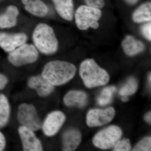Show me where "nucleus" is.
<instances>
[{
  "mask_svg": "<svg viewBox=\"0 0 151 151\" xmlns=\"http://www.w3.org/2000/svg\"><path fill=\"white\" fill-rule=\"evenodd\" d=\"M76 68L67 61L55 60L50 61L44 66L41 75L55 86L67 83L75 76Z\"/></svg>",
  "mask_w": 151,
  "mask_h": 151,
  "instance_id": "1",
  "label": "nucleus"
},
{
  "mask_svg": "<svg viewBox=\"0 0 151 151\" xmlns=\"http://www.w3.org/2000/svg\"><path fill=\"white\" fill-rule=\"evenodd\" d=\"M34 45L38 51L46 55H51L57 51L58 42L54 30L45 23H40L36 27L33 32Z\"/></svg>",
  "mask_w": 151,
  "mask_h": 151,
  "instance_id": "2",
  "label": "nucleus"
},
{
  "mask_svg": "<svg viewBox=\"0 0 151 151\" xmlns=\"http://www.w3.org/2000/svg\"><path fill=\"white\" fill-rule=\"evenodd\" d=\"M79 74L85 86L88 88L105 85L110 80L107 71L92 59L82 61L79 67Z\"/></svg>",
  "mask_w": 151,
  "mask_h": 151,
  "instance_id": "3",
  "label": "nucleus"
},
{
  "mask_svg": "<svg viewBox=\"0 0 151 151\" xmlns=\"http://www.w3.org/2000/svg\"><path fill=\"white\" fill-rule=\"evenodd\" d=\"M102 15V12L100 9L87 5L80 6L76 11V24L78 29L81 30H86L89 27L97 29L100 25L98 21Z\"/></svg>",
  "mask_w": 151,
  "mask_h": 151,
  "instance_id": "4",
  "label": "nucleus"
},
{
  "mask_svg": "<svg viewBox=\"0 0 151 151\" xmlns=\"http://www.w3.org/2000/svg\"><path fill=\"white\" fill-rule=\"evenodd\" d=\"M9 53V62L17 67L34 63L39 57L37 49L31 44H24Z\"/></svg>",
  "mask_w": 151,
  "mask_h": 151,
  "instance_id": "5",
  "label": "nucleus"
},
{
  "mask_svg": "<svg viewBox=\"0 0 151 151\" xmlns=\"http://www.w3.org/2000/svg\"><path fill=\"white\" fill-rule=\"evenodd\" d=\"M17 117L21 126L27 127L34 132L41 128V122L38 115L36 108L32 104L23 103L19 105Z\"/></svg>",
  "mask_w": 151,
  "mask_h": 151,
  "instance_id": "6",
  "label": "nucleus"
},
{
  "mask_svg": "<svg viewBox=\"0 0 151 151\" xmlns=\"http://www.w3.org/2000/svg\"><path fill=\"white\" fill-rule=\"evenodd\" d=\"M122 132L119 127L111 126L98 132L92 140L95 147L103 150L113 147L122 137Z\"/></svg>",
  "mask_w": 151,
  "mask_h": 151,
  "instance_id": "7",
  "label": "nucleus"
},
{
  "mask_svg": "<svg viewBox=\"0 0 151 151\" xmlns=\"http://www.w3.org/2000/svg\"><path fill=\"white\" fill-rule=\"evenodd\" d=\"M65 114L60 111H54L49 113L42 124L44 134L48 137L55 136L59 132L65 121Z\"/></svg>",
  "mask_w": 151,
  "mask_h": 151,
  "instance_id": "8",
  "label": "nucleus"
},
{
  "mask_svg": "<svg viewBox=\"0 0 151 151\" xmlns=\"http://www.w3.org/2000/svg\"><path fill=\"white\" fill-rule=\"evenodd\" d=\"M115 114L116 111L112 107L105 110L92 109L87 113L86 124L89 127H100L111 122Z\"/></svg>",
  "mask_w": 151,
  "mask_h": 151,
  "instance_id": "9",
  "label": "nucleus"
},
{
  "mask_svg": "<svg viewBox=\"0 0 151 151\" xmlns=\"http://www.w3.org/2000/svg\"><path fill=\"white\" fill-rule=\"evenodd\" d=\"M18 131L24 151L43 150L41 142L37 137L34 131L22 126L19 127Z\"/></svg>",
  "mask_w": 151,
  "mask_h": 151,
  "instance_id": "10",
  "label": "nucleus"
},
{
  "mask_svg": "<svg viewBox=\"0 0 151 151\" xmlns=\"http://www.w3.org/2000/svg\"><path fill=\"white\" fill-rule=\"evenodd\" d=\"M27 40V35L24 33L0 32V47L6 52H10L26 43Z\"/></svg>",
  "mask_w": 151,
  "mask_h": 151,
  "instance_id": "11",
  "label": "nucleus"
},
{
  "mask_svg": "<svg viewBox=\"0 0 151 151\" xmlns=\"http://www.w3.org/2000/svg\"><path fill=\"white\" fill-rule=\"evenodd\" d=\"M27 85L31 89L35 90L41 97H47L54 90V86L41 75L31 76L28 79Z\"/></svg>",
  "mask_w": 151,
  "mask_h": 151,
  "instance_id": "12",
  "label": "nucleus"
},
{
  "mask_svg": "<svg viewBox=\"0 0 151 151\" xmlns=\"http://www.w3.org/2000/svg\"><path fill=\"white\" fill-rule=\"evenodd\" d=\"M81 135L78 130L70 129L63 135V150L65 151L75 150L81 141Z\"/></svg>",
  "mask_w": 151,
  "mask_h": 151,
  "instance_id": "13",
  "label": "nucleus"
},
{
  "mask_svg": "<svg viewBox=\"0 0 151 151\" xmlns=\"http://www.w3.org/2000/svg\"><path fill=\"white\" fill-rule=\"evenodd\" d=\"M19 10L15 6H9L4 13L0 15V29H9L15 26L17 23Z\"/></svg>",
  "mask_w": 151,
  "mask_h": 151,
  "instance_id": "14",
  "label": "nucleus"
},
{
  "mask_svg": "<svg viewBox=\"0 0 151 151\" xmlns=\"http://www.w3.org/2000/svg\"><path fill=\"white\" fill-rule=\"evenodd\" d=\"M25 9L34 16L44 17L47 15L49 9L41 0H22Z\"/></svg>",
  "mask_w": 151,
  "mask_h": 151,
  "instance_id": "15",
  "label": "nucleus"
},
{
  "mask_svg": "<svg viewBox=\"0 0 151 151\" xmlns=\"http://www.w3.org/2000/svg\"><path fill=\"white\" fill-rule=\"evenodd\" d=\"M87 96L85 92L78 90H70L63 97V103L68 107L82 108L87 103Z\"/></svg>",
  "mask_w": 151,
  "mask_h": 151,
  "instance_id": "16",
  "label": "nucleus"
},
{
  "mask_svg": "<svg viewBox=\"0 0 151 151\" xmlns=\"http://www.w3.org/2000/svg\"><path fill=\"white\" fill-rule=\"evenodd\" d=\"M122 45L125 53L130 56L139 54L145 49V45L142 42L131 35L125 37L122 41Z\"/></svg>",
  "mask_w": 151,
  "mask_h": 151,
  "instance_id": "17",
  "label": "nucleus"
},
{
  "mask_svg": "<svg viewBox=\"0 0 151 151\" xmlns=\"http://www.w3.org/2000/svg\"><path fill=\"white\" fill-rule=\"evenodd\" d=\"M56 12L65 20L70 21L73 18L74 6L73 0H52Z\"/></svg>",
  "mask_w": 151,
  "mask_h": 151,
  "instance_id": "18",
  "label": "nucleus"
},
{
  "mask_svg": "<svg viewBox=\"0 0 151 151\" xmlns=\"http://www.w3.org/2000/svg\"><path fill=\"white\" fill-rule=\"evenodd\" d=\"M132 19L136 23L151 21V2L144 3L140 6L133 13Z\"/></svg>",
  "mask_w": 151,
  "mask_h": 151,
  "instance_id": "19",
  "label": "nucleus"
},
{
  "mask_svg": "<svg viewBox=\"0 0 151 151\" xmlns=\"http://www.w3.org/2000/svg\"><path fill=\"white\" fill-rule=\"evenodd\" d=\"M11 108L8 99L4 94H0V129L6 126L9 120Z\"/></svg>",
  "mask_w": 151,
  "mask_h": 151,
  "instance_id": "20",
  "label": "nucleus"
},
{
  "mask_svg": "<svg viewBox=\"0 0 151 151\" xmlns=\"http://www.w3.org/2000/svg\"><path fill=\"white\" fill-rule=\"evenodd\" d=\"M116 91L115 86H108L104 88L97 98V103L101 106L108 105L112 101L113 94Z\"/></svg>",
  "mask_w": 151,
  "mask_h": 151,
  "instance_id": "21",
  "label": "nucleus"
},
{
  "mask_svg": "<svg viewBox=\"0 0 151 151\" xmlns=\"http://www.w3.org/2000/svg\"><path fill=\"white\" fill-rule=\"evenodd\" d=\"M138 87V82L136 78L131 77L128 79L126 84L121 88L119 94L124 97L132 95L137 92Z\"/></svg>",
  "mask_w": 151,
  "mask_h": 151,
  "instance_id": "22",
  "label": "nucleus"
},
{
  "mask_svg": "<svg viewBox=\"0 0 151 151\" xmlns=\"http://www.w3.org/2000/svg\"><path fill=\"white\" fill-rule=\"evenodd\" d=\"M151 138L147 137L141 140L133 150L134 151H149L151 150Z\"/></svg>",
  "mask_w": 151,
  "mask_h": 151,
  "instance_id": "23",
  "label": "nucleus"
},
{
  "mask_svg": "<svg viewBox=\"0 0 151 151\" xmlns=\"http://www.w3.org/2000/svg\"><path fill=\"white\" fill-rule=\"evenodd\" d=\"M113 147L114 151H128L131 149V144L129 139L119 140Z\"/></svg>",
  "mask_w": 151,
  "mask_h": 151,
  "instance_id": "24",
  "label": "nucleus"
},
{
  "mask_svg": "<svg viewBox=\"0 0 151 151\" xmlns=\"http://www.w3.org/2000/svg\"><path fill=\"white\" fill-rule=\"evenodd\" d=\"M143 36L148 40H151V24L150 22L145 24L141 28Z\"/></svg>",
  "mask_w": 151,
  "mask_h": 151,
  "instance_id": "25",
  "label": "nucleus"
},
{
  "mask_svg": "<svg viewBox=\"0 0 151 151\" xmlns=\"http://www.w3.org/2000/svg\"><path fill=\"white\" fill-rule=\"evenodd\" d=\"M84 1L86 5L96 8H101L105 5L104 0H84Z\"/></svg>",
  "mask_w": 151,
  "mask_h": 151,
  "instance_id": "26",
  "label": "nucleus"
},
{
  "mask_svg": "<svg viewBox=\"0 0 151 151\" xmlns=\"http://www.w3.org/2000/svg\"><path fill=\"white\" fill-rule=\"evenodd\" d=\"M8 83V79L5 75L0 73V90H2Z\"/></svg>",
  "mask_w": 151,
  "mask_h": 151,
  "instance_id": "27",
  "label": "nucleus"
},
{
  "mask_svg": "<svg viewBox=\"0 0 151 151\" xmlns=\"http://www.w3.org/2000/svg\"><path fill=\"white\" fill-rule=\"evenodd\" d=\"M6 140L5 136L0 132V151L4 150L5 148Z\"/></svg>",
  "mask_w": 151,
  "mask_h": 151,
  "instance_id": "28",
  "label": "nucleus"
},
{
  "mask_svg": "<svg viewBox=\"0 0 151 151\" xmlns=\"http://www.w3.org/2000/svg\"><path fill=\"white\" fill-rule=\"evenodd\" d=\"M145 120L146 122H147L149 124H150L151 123V112H149L148 113L146 114L145 116Z\"/></svg>",
  "mask_w": 151,
  "mask_h": 151,
  "instance_id": "29",
  "label": "nucleus"
},
{
  "mask_svg": "<svg viewBox=\"0 0 151 151\" xmlns=\"http://www.w3.org/2000/svg\"><path fill=\"white\" fill-rule=\"evenodd\" d=\"M127 3L131 5H134L137 2L138 0H125Z\"/></svg>",
  "mask_w": 151,
  "mask_h": 151,
  "instance_id": "30",
  "label": "nucleus"
},
{
  "mask_svg": "<svg viewBox=\"0 0 151 151\" xmlns=\"http://www.w3.org/2000/svg\"><path fill=\"white\" fill-rule=\"evenodd\" d=\"M128 98H127V96H124V98H122V100H123L124 102H127V101H128Z\"/></svg>",
  "mask_w": 151,
  "mask_h": 151,
  "instance_id": "31",
  "label": "nucleus"
},
{
  "mask_svg": "<svg viewBox=\"0 0 151 151\" xmlns=\"http://www.w3.org/2000/svg\"><path fill=\"white\" fill-rule=\"evenodd\" d=\"M148 80L149 83H150V84H151V74L150 73V75H149Z\"/></svg>",
  "mask_w": 151,
  "mask_h": 151,
  "instance_id": "32",
  "label": "nucleus"
},
{
  "mask_svg": "<svg viewBox=\"0 0 151 151\" xmlns=\"http://www.w3.org/2000/svg\"><path fill=\"white\" fill-rule=\"evenodd\" d=\"M0 1H2V0H0Z\"/></svg>",
  "mask_w": 151,
  "mask_h": 151,
  "instance_id": "33",
  "label": "nucleus"
}]
</instances>
